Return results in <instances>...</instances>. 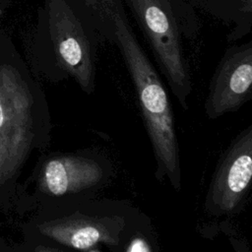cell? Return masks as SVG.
<instances>
[{
    "mask_svg": "<svg viewBox=\"0 0 252 252\" xmlns=\"http://www.w3.org/2000/svg\"><path fill=\"white\" fill-rule=\"evenodd\" d=\"M46 38L32 55L34 76L51 83L74 81L87 94L96 86L95 48L89 32L65 0H50Z\"/></svg>",
    "mask_w": 252,
    "mask_h": 252,
    "instance_id": "5",
    "label": "cell"
},
{
    "mask_svg": "<svg viewBox=\"0 0 252 252\" xmlns=\"http://www.w3.org/2000/svg\"><path fill=\"white\" fill-rule=\"evenodd\" d=\"M252 98V42L228 48L215 69L205 99V114L215 120L235 112Z\"/></svg>",
    "mask_w": 252,
    "mask_h": 252,
    "instance_id": "8",
    "label": "cell"
},
{
    "mask_svg": "<svg viewBox=\"0 0 252 252\" xmlns=\"http://www.w3.org/2000/svg\"><path fill=\"white\" fill-rule=\"evenodd\" d=\"M251 178L252 124L241 130L220 157L204 200L206 213L221 217L242 211Z\"/></svg>",
    "mask_w": 252,
    "mask_h": 252,
    "instance_id": "7",
    "label": "cell"
},
{
    "mask_svg": "<svg viewBox=\"0 0 252 252\" xmlns=\"http://www.w3.org/2000/svg\"><path fill=\"white\" fill-rule=\"evenodd\" d=\"M167 85L184 110L189 107L192 79L179 30L168 0H128Z\"/></svg>",
    "mask_w": 252,
    "mask_h": 252,
    "instance_id": "6",
    "label": "cell"
},
{
    "mask_svg": "<svg viewBox=\"0 0 252 252\" xmlns=\"http://www.w3.org/2000/svg\"><path fill=\"white\" fill-rule=\"evenodd\" d=\"M151 219L126 200L90 198L35 210L21 229V251L124 252Z\"/></svg>",
    "mask_w": 252,
    "mask_h": 252,
    "instance_id": "2",
    "label": "cell"
},
{
    "mask_svg": "<svg viewBox=\"0 0 252 252\" xmlns=\"http://www.w3.org/2000/svg\"><path fill=\"white\" fill-rule=\"evenodd\" d=\"M106 35L118 46L133 82L156 160L155 177L182 189L180 149L171 103L157 70L133 33L115 0H101Z\"/></svg>",
    "mask_w": 252,
    "mask_h": 252,
    "instance_id": "3",
    "label": "cell"
},
{
    "mask_svg": "<svg viewBox=\"0 0 252 252\" xmlns=\"http://www.w3.org/2000/svg\"><path fill=\"white\" fill-rule=\"evenodd\" d=\"M246 1V8L244 9V11L246 12H250L251 11V3H252V0H245Z\"/></svg>",
    "mask_w": 252,
    "mask_h": 252,
    "instance_id": "9",
    "label": "cell"
},
{
    "mask_svg": "<svg viewBox=\"0 0 252 252\" xmlns=\"http://www.w3.org/2000/svg\"><path fill=\"white\" fill-rule=\"evenodd\" d=\"M45 94L31 68L8 43L0 42V210L15 212L20 178L33 154L51 142Z\"/></svg>",
    "mask_w": 252,
    "mask_h": 252,
    "instance_id": "1",
    "label": "cell"
},
{
    "mask_svg": "<svg viewBox=\"0 0 252 252\" xmlns=\"http://www.w3.org/2000/svg\"><path fill=\"white\" fill-rule=\"evenodd\" d=\"M89 6H94L97 3V0H84Z\"/></svg>",
    "mask_w": 252,
    "mask_h": 252,
    "instance_id": "10",
    "label": "cell"
},
{
    "mask_svg": "<svg viewBox=\"0 0 252 252\" xmlns=\"http://www.w3.org/2000/svg\"><path fill=\"white\" fill-rule=\"evenodd\" d=\"M111 159L95 149L41 153L21 183L15 213L24 215L59 204L94 198L111 181Z\"/></svg>",
    "mask_w": 252,
    "mask_h": 252,
    "instance_id": "4",
    "label": "cell"
}]
</instances>
